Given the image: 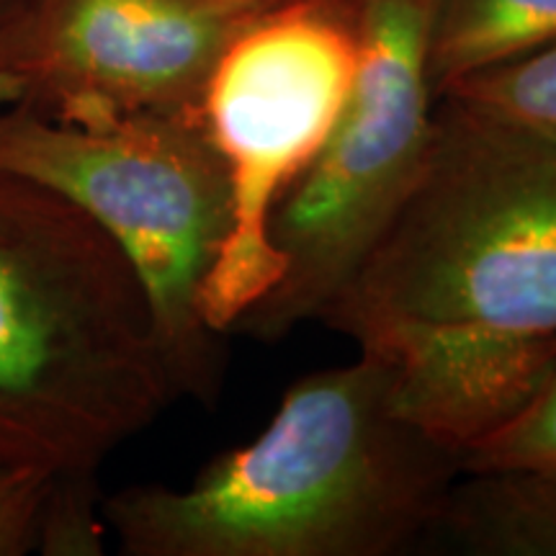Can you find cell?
Here are the masks:
<instances>
[{
	"label": "cell",
	"mask_w": 556,
	"mask_h": 556,
	"mask_svg": "<svg viewBox=\"0 0 556 556\" xmlns=\"http://www.w3.org/2000/svg\"><path fill=\"white\" fill-rule=\"evenodd\" d=\"M358 58L336 127L268 222L276 287L229 336L278 343L323 319L392 225L426 163L435 119L433 0H348Z\"/></svg>",
	"instance_id": "obj_5"
},
{
	"label": "cell",
	"mask_w": 556,
	"mask_h": 556,
	"mask_svg": "<svg viewBox=\"0 0 556 556\" xmlns=\"http://www.w3.org/2000/svg\"><path fill=\"white\" fill-rule=\"evenodd\" d=\"M428 539L471 556H556V477L533 469L458 471Z\"/></svg>",
	"instance_id": "obj_9"
},
{
	"label": "cell",
	"mask_w": 556,
	"mask_h": 556,
	"mask_svg": "<svg viewBox=\"0 0 556 556\" xmlns=\"http://www.w3.org/2000/svg\"><path fill=\"white\" fill-rule=\"evenodd\" d=\"M458 471L361 353L291 384L268 426L189 486H124L101 513L129 556H392L422 544Z\"/></svg>",
	"instance_id": "obj_1"
},
{
	"label": "cell",
	"mask_w": 556,
	"mask_h": 556,
	"mask_svg": "<svg viewBox=\"0 0 556 556\" xmlns=\"http://www.w3.org/2000/svg\"><path fill=\"white\" fill-rule=\"evenodd\" d=\"M356 58L348 0H283L235 34L208 73L199 114L225 163L232 219L201 312L222 338L283 274L270 214L336 127Z\"/></svg>",
	"instance_id": "obj_6"
},
{
	"label": "cell",
	"mask_w": 556,
	"mask_h": 556,
	"mask_svg": "<svg viewBox=\"0 0 556 556\" xmlns=\"http://www.w3.org/2000/svg\"><path fill=\"white\" fill-rule=\"evenodd\" d=\"M387 368L389 405L409 428L462 454L516 417L556 361V336L482 325L397 323L358 340Z\"/></svg>",
	"instance_id": "obj_8"
},
{
	"label": "cell",
	"mask_w": 556,
	"mask_h": 556,
	"mask_svg": "<svg viewBox=\"0 0 556 556\" xmlns=\"http://www.w3.org/2000/svg\"><path fill=\"white\" fill-rule=\"evenodd\" d=\"M176 400L116 242L60 193L0 170V464L96 475Z\"/></svg>",
	"instance_id": "obj_2"
},
{
	"label": "cell",
	"mask_w": 556,
	"mask_h": 556,
	"mask_svg": "<svg viewBox=\"0 0 556 556\" xmlns=\"http://www.w3.org/2000/svg\"><path fill=\"white\" fill-rule=\"evenodd\" d=\"M0 170L60 193L116 242L148 296L176 394L217 400L225 348L201 299L232 204L199 111L83 124L0 106Z\"/></svg>",
	"instance_id": "obj_4"
},
{
	"label": "cell",
	"mask_w": 556,
	"mask_h": 556,
	"mask_svg": "<svg viewBox=\"0 0 556 556\" xmlns=\"http://www.w3.org/2000/svg\"><path fill=\"white\" fill-rule=\"evenodd\" d=\"M556 148V41L451 83L438 93Z\"/></svg>",
	"instance_id": "obj_11"
},
{
	"label": "cell",
	"mask_w": 556,
	"mask_h": 556,
	"mask_svg": "<svg viewBox=\"0 0 556 556\" xmlns=\"http://www.w3.org/2000/svg\"><path fill=\"white\" fill-rule=\"evenodd\" d=\"M556 41V0H433L430 78L451 83Z\"/></svg>",
	"instance_id": "obj_10"
},
{
	"label": "cell",
	"mask_w": 556,
	"mask_h": 556,
	"mask_svg": "<svg viewBox=\"0 0 556 556\" xmlns=\"http://www.w3.org/2000/svg\"><path fill=\"white\" fill-rule=\"evenodd\" d=\"M283 0H24L0 52V106L62 122L199 111L219 54Z\"/></svg>",
	"instance_id": "obj_7"
},
{
	"label": "cell",
	"mask_w": 556,
	"mask_h": 556,
	"mask_svg": "<svg viewBox=\"0 0 556 556\" xmlns=\"http://www.w3.org/2000/svg\"><path fill=\"white\" fill-rule=\"evenodd\" d=\"M319 323L556 336V148L441 99L417 184Z\"/></svg>",
	"instance_id": "obj_3"
},
{
	"label": "cell",
	"mask_w": 556,
	"mask_h": 556,
	"mask_svg": "<svg viewBox=\"0 0 556 556\" xmlns=\"http://www.w3.org/2000/svg\"><path fill=\"white\" fill-rule=\"evenodd\" d=\"M533 469L556 477V361L516 417L462 454V471Z\"/></svg>",
	"instance_id": "obj_12"
},
{
	"label": "cell",
	"mask_w": 556,
	"mask_h": 556,
	"mask_svg": "<svg viewBox=\"0 0 556 556\" xmlns=\"http://www.w3.org/2000/svg\"><path fill=\"white\" fill-rule=\"evenodd\" d=\"M21 3H24V0H0V52H3L13 21H16V16H18Z\"/></svg>",
	"instance_id": "obj_14"
},
{
	"label": "cell",
	"mask_w": 556,
	"mask_h": 556,
	"mask_svg": "<svg viewBox=\"0 0 556 556\" xmlns=\"http://www.w3.org/2000/svg\"><path fill=\"white\" fill-rule=\"evenodd\" d=\"M58 477L0 464V556H26L41 548L47 503Z\"/></svg>",
	"instance_id": "obj_13"
}]
</instances>
